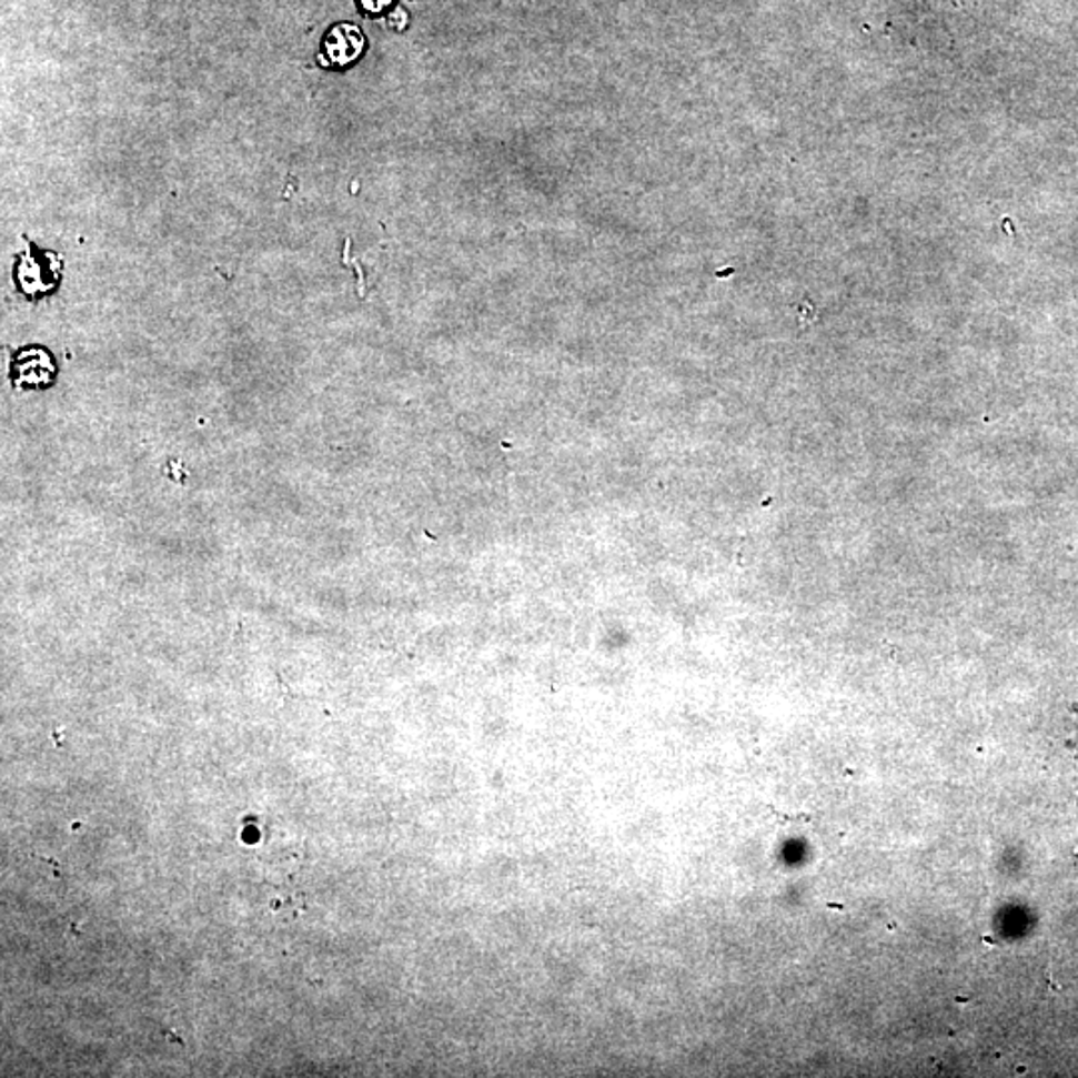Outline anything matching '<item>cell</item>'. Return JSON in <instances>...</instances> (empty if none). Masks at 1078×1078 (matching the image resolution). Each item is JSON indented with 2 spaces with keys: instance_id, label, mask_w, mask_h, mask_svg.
<instances>
[{
  "instance_id": "cell-4",
  "label": "cell",
  "mask_w": 1078,
  "mask_h": 1078,
  "mask_svg": "<svg viewBox=\"0 0 1078 1078\" xmlns=\"http://www.w3.org/2000/svg\"><path fill=\"white\" fill-rule=\"evenodd\" d=\"M362 4V9L366 12H372V14H377L382 10H386L394 0H357Z\"/></svg>"
},
{
  "instance_id": "cell-3",
  "label": "cell",
  "mask_w": 1078,
  "mask_h": 1078,
  "mask_svg": "<svg viewBox=\"0 0 1078 1078\" xmlns=\"http://www.w3.org/2000/svg\"><path fill=\"white\" fill-rule=\"evenodd\" d=\"M42 258H47V254H40V258L27 254L19 260L17 282H19L20 290L29 296L47 294L59 284V268L54 270V264L44 262Z\"/></svg>"
},
{
  "instance_id": "cell-2",
  "label": "cell",
  "mask_w": 1078,
  "mask_h": 1078,
  "mask_svg": "<svg viewBox=\"0 0 1078 1078\" xmlns=\"http://www.w3.org/2000/svg\"><path fill=\"white\" fill-rule=\"evenodd\" d=\"M14 384L20 387L49 386L54 377V364L47 350L29 347L22 350L12 366Z\"/></svg>"
},
{
  "instance_id": "cell-1",
  "label": "cell",
  "mask_w": 1078,
  "mask_h": 1078,
  "mask_svg": "<svg viewBox=\"0 0 1078 1078\" xmlns=\"http://www.w3.org/2000/svg\"><path fill=\"white\" fill-rule=\"evenodd\" d=\"M366 39L364 32L354 24H336L334 29L328 30L324 42H322V57L330 67H347L354 60L360 59L364 52Z\"/></svg>"
}]
</instances>
